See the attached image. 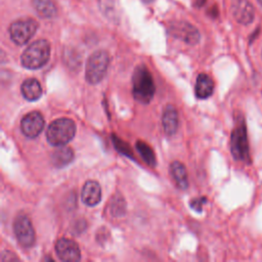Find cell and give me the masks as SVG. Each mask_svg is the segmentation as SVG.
Here are the masks:
<instances>
[{
    "instance_id": "6da1fadb",
    "label": "cell",
    "mask_w": 262,
    "mask_h": 262,
    "mask_svg": "<svg viewBox=\"0 0 262 262\" xmlns=\"http://www.w3.org/2000/svg\"><path fill=\"white\" fill-rule=\"evenodd\" d=\"M156 86L152 76L148 69L143 66H137L132 76V94L134 98L143 104L150 102L155 95Z\"/></svg>"
},
{
    "instance_id": "7a4b0ae2",
    "label": "cell",
    "mask_w": 262,
    "mask_h": 262,
    "mask_svg": "<svg viewBox=\"0 0 262 262\" xmlns=\"http://www.w3.org/2000/svg\"><path fill=\"white\" fill-rule=\"evenodd\" d=\"M50 44L45 39H40L29 45L21 54L20 61L28 70H37L44 67L49 60Z\"/></svg>"
},
{
    "instance_id": "3957f363",
    "label": "cell",
    "mask_w": 262,
    "mask_h": 262,
    "mask_svg": "<svg viewBox=\"0 0 262 262\" xmlns=\"http://www.w3.org/2000/svg\"><path fill=\"white\" fill-rule=\"evenodd\" d=\"M76 134V124L69 118L54 120L47 128V141L53 146H62L70 142Z\"/></svg>"
},
{
    "instance_id": "277c9868",
    "label": "cell",
    "mask_w": 262,
    "mask_h": 262,
    "mask_svg": "<svg viewBox=\"0 0 262 262\" xmlns=\"http://www.w3.org/2000/svg\"><path fill=\"white\" fill-rule=\"evenodd\" d=\"M110 64L108 53L104 50L93 52L86 63L85 78L89 84L99 83L105 76Z\"/></svg>"
},
{
    "instance_id": "5b68a950",
    "label": "cell",
    "mask_w": 262,
    "mask_h": 262,
    "mask_svg": "<svg viewBox=\"0 0 262 262\" xmlns=\"http://www.w3.org/2000/svg\"><path fill=\"white\" fill-rule=\"evenodd\" d=\"M230 150L232 157L241 162L250 163L249 142L247 135V128L244 120L242 119L233 128L230 139Z\"/></svg>"
},
{
    "instance_id": "8992f818",
    "label": "cell",
    "mask_w": 262,
    "mask_h": 262,
    "mask_svg": "<svg viewBox=\"0 0 262 262\" xmlns=\"http://www.w3.org/2000/svg\"><path fill=\"white\" fill-rule=\"evenodd\" d=\"M38 23L32 18L18 19L13 21L9 27V36L16 45L26 44L36 33Z\"/></svg>"
},
{
    "instance_id": "52a82bcc",
    "label": "cell",
    "mask_w": 262,
    "mask_h": 262,
    "mask_svg": "<svg viewBox=\"0 0 262 262\" xmlns=\"http://www.w3.org/2000/svg\"><path fill=\"white\" fill-rule=\"evenodd\" d=\"M13 231L18 244L24 248H31L36 241L35 230L31 220L25 214L16 216L13 222Z\"/></svg>"
},
{
    "instance_id": "ba28073f",
    "label": "cell",
    "mask_w": 262,
    "mask_h": 262,
    "mask_svg": "<svg viewBox=\"0 0 262 262\" xmlns=\"http://www.w3.org/2000/svg\"><path fill=\"white\" fill-rule=\"evenodd\" d=\"M170 34L189 45H194L200 41V33L195 27L186 21L172 23L169 28Z\"/></svg>"
},
{
    "instance_id": "9c48e42d",
    "label": "cell",
    "mask_w": 262,
    "mask_h": 262,
    "mask_svg": "<svg viewBox=\"0 0 262 262\" xmlns=\"http://www.w3.org/2000/svg\"><path fill=\"white\" fill-rule=\"evenodd\" d=\"M45 120L41 113L31 112L27 114L20 122V129L23 133L29 138L37 137L43 130Z\"/></svg>"
},
{
    "instance_id": "30bf717a",
    "label": "cell",
    "mask_w": 262,
    "mask_h": 262,
    "mask_svg": "<svg viewBox=\"0 0 262 262\" xmlns=\"http://www.w3.org/2000/svg\"><path fill=\"white\" fill-rule=\"evenodd\" d=\"M55 252L62 261H79L81 251L78 244L70 238H59L55 244Z\"/></svg>"
},
{
    "instance_id": "8fae6325",
    "label": "cell",
    "mask_w": 262,
    "mask_h": 262,
    "mask_svg": "<svg viewBox=\"0 0 262 262\" xmlns=\"http://www.w3.org/2000/svg\"><path fill=\"white\" fill-rule=\"evenodd\" d=\"M231 10L234 19L242 25H249L254 19L255 10L248 0H234Z\"/></svg>"
},
{
    "instance_id": "7c38bea8",
    "label": "cell",
    "mask_w": 262,
    "mask_h": 262,
    "mask_svg": "<svg viewBox=\"0 0 262 262\" xmlns=\"http://www.w3.org/2000/svg\"><path fill=\"white\" fill-rule=\"evenodd\" d=\"M82 202L89 207L97 205L101 200V188L98 182L94 180H88L84 183L81 192Z\"/></svg>"
},
{
    "instance_id": "4fadbf2b",
    "label": "cell",
    "mask_w": 262,
    "mask_h": 262,
    "mask_svg": "<svg viewBox=\"0 0 262 262\" xmlns=\"http://www.w3.org/2000/svg\"><path fill=\"white\" fill-rule=\"evenodd\" d=\"M213 90H214V82L212 78L205 73L200 74L196 78L195 86H194L195 96L199 99H206L212 95Z\"/></svg>"
},
{
    "instance_id": "5bb4252c",
    "label": "cell",
    "mask_w": 262,
    "mask_h": 262,
    "mask_svg": "<svg viewBox=\"0 0 262 262\" xmlns=\"http://www.w3.org/2000/svg\"><path fill=\"white\" fill-rule=\"evenodd\" d=\"M162 124L168 135H173L178 129V114L173 105H167L163 112Z\"/></svg>"
},
{
    "instance_id": "9a60e30c",
    "label": "cell",
    "mask_w": 262,
    "mask_h": 262,
    "mask_svg": "<svg viewBox=\"0 0 262 262\" xmlns=\"http://www.w3.org/2000/svg\"><path fill=\"white\" fill-rule=\"evenodd\" d=\"M21 94L29 101H35L42 95V87L35 78H29L21 84Z\"/></svg>"
},
{
    "instance_id": "2e32d148",
    "label": "cell",
    "mask_w": 262,
    "mask_h": 262,
    "mask_svg": "<svg viewBox=\"0 0 262 262\" xmlns=\"http://www.w3.org/2000/svg\"><path fill=\"white\" fill-rule=\"evenodd\" d=\"M74 159V152L72 148L64 145L56 148L51 155V162L57 168H62L69 165Z\"/></svg>"
},
{
    "instance_id": "e0dca14e",
    "label": "cell",
    "mask_w": 262,
    "mask_h": 262,
    "mask_svg": "<svg viewBox=\"0 0 262 262\" xmlns=\"http://www.w3.org/2000/svg\"><path fill=\"white\" fill-rule=\"evenodd\" d=\"M170 172L177 186L180 189H186L188 186V178L184 165L178 161H175L170 165Z\"/></svg>"
},
{
    "instance_id": "ac0fdd59",
    "label": "cell",
    "mask_w": 262,
    "mask_h": 262,
    "mask_svg": "<svg viewBox=\"0 0 262 262\" xmlns=\"http://www.w3.org/2000/svg\"><path fill=\"white\" fill-rule=\"evenodd\" d=\"M32 4L43 18H52L56 15V7L52 0H32Z\"/></svg>"
},
{
    "instance_id": "d6986e66",
    "label": "cell",
    "mask_w": 262,
    "mask_h": 262,
    "mask_svg": "<svg viewBox=\"0 0 262 262\" xmlns=\"http://www.w3.org/2000/svg\"><path fill=\"white\" fill-rule=\"evenodd\" d=\"M136 148L146 164H148L150 166H154L156 164L155 154L149 145H147L145 142L139 140L136 142Z\"/></svg>"
},
{
    "instance_id": "ffe728a7",
    "label": "cell",
    "mask_w": 262,
    "mask_h": 262,
    "mask_svg": "<svg viewBox=\"0 0 262 262\" xmlns=\"http://www.w3.org/2000/svg\"><path fill=\"white\" fill-rule=\"evenodd\" d=\"M111 208H112V214L115 216H120L122 214H124L125 211V201L123 198H114L112 204H111Z\"/></svg>"
},
{
    "instance_id": "44dd1931",
    "label": "cell",
    "mask_w": 262,
    "mask_h": 262,
    "mask_svg": "<svg viewBox=\"0 0 262 262\" xmlns=\"http://www.w3.org/2000/svg\"><path fill=\"white\" fill-rule=\"evenodd\" d=\"M113 141H114V144L116 145L117 149H118L120 152H122V154H124V155H127L128 157H132V151H130L129 146L126 145L124 141L119 140V138H117L116 136H114Z\"/></svg>"
},
{
    "instance_id": "7402d4cb",
    "label": "cell",
    "mask_w": 262,
    "mask_h": 262,
    "mask_svg": "<svg viewBox=\"0 0 262 262\" xmlns=\"http://www.w3.org/2000/svg\"><path fill=\"white\" fill-rule=\"evenodd\" d=\"M206 198H200V199H195L193 201L190 202V207L194 210V211H198V212H201L202 211V207L203 205L206 203Z\"/></svg>"
},
{
    "instance_id": "603a6c76",
    "label": "cell",
    "mask_w": 262,
    "mask_h": 262,
    "mask_svg": "<svg viewBox=\"0 0 262 262\" xmlns=\"http://www.w3.org/2000/svg\"><path fill=\"white\" fill-rule=\"evenodd\" d=\"M18 260V258L11 252H3L1 255V261L5 262V261H16Z\"/></svg>"
},
{
    "instance_id": "cb8c5ba5",
    "label": "cell",
    "mask_w": 262,
    "mask_h": 262,
    "mask_svg": "<svg viewBox=\"0 0 262 262\" xmlns=\"http://www.w3.org/2000/svg\"><path fill=\"white\" fill-rule=\"evenodd\" d=\"M143 1H144V2H146V3H149V2H151L152 0H143Z\"/></svg>"
},
{
    "instance_id": "d4e9b609",
    "label": "cell",
    "mask_w": 262,
    "mask_h": 262,
    "mask_svg": "<svg viewBox=\"0 0 262 262\" xmlns=\"http://www.w3.org/2000/svg\"><path fill=\"white\" fill-rule=\"evenodd\" d=\"M258 2H259L261 5H262V0H258Z\"/></svg>"
}]
</instances>
